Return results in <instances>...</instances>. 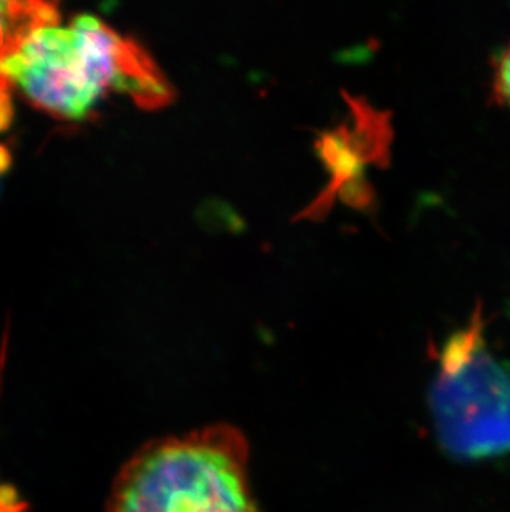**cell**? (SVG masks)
I'll use <instances>...</instances> for the list:
<instances>
[{
    "label": "cell",
    "instance_id": "obj_1",
    "mask_svg": "<svg viewBox=\"0 0 510 512\" xmlns=\"http://www.w3.org/2000/svg\"><path fill=\"white\" fill-rule=\"evenodd\" d=\"M10 85L50 115L85 120L106 92L123 93L141 108L174 97L168 78L138 42L125 39L95 15L45 25L5 62Z\"/></svg>",
    "mask_w": 510,
    "mask_h": 512
},
{
    "label": "cell",
    "instance_id": "obj_2",
    "mask_svg": "<svg viewBox=\"0 0 510 512\" xmlns=\"http://www.w3.org/2000/svg\"><path fill=\"white\" fill-rule=\"evenodd\" d=\"M108 512H260L246 436L212 425L151 441L116 476Z\"/></svg>",
    "mask_w": 510,
    "mask_h": 512
},
{
    "label": "cell",
    "instance_id": "obj_3",
    "mask_svg": "<svg viewBox=\"0 0 510 512\" xmlns=\"http://www.w3.org/2000/svg\"><path fill=\"white\" fill-rule=\"evenodd\" d=\"M429 410L439 445L453 458L510 455V365L487 343L481 305L439 352Z\"/></svg>",
    "mask_w": 510,
    "mask_h": 512
},
{
    "label": "cell",
    "instance_id": "obj_4",
    "mask_svg": "<svg viewBox=\"0 0 510 512\" xmlns=\"http://www.w3.org/2000/svg\"><path fill=\"white\" fill-rule=\"evenodd\" d=\"M60 10L53 2H0V98L10 97L4 65L30 35L45 25L58 24Z\"/></svg>",
    "mask_w": 510,
    "mask_h": 512
},
{
    "label": "cell",
    "instance_id": "obj_5",
    "mask_svg": "<svg viewBox=\"0 0 510 512\" xmlns=\"http://www.w3.org/2000/svg\"><path fill=\"white\" fill-rule=\"evenodd\" d=\"M492 72V93L497 102L510 108V40L497 52Z\"/></svg>",
    "mask_w": 510,
    "mask_h": 512
},
{
    "label": "cell",
    "instance_id": "obj_6",
    "mask_svg": "<svg viewBox=\"0 0 510 512\" xmlns=\"http://www.w3.org/2000/svg\"><path fill=\"white\" fill-rule=\"evenodd\" d=\"M27 504L20 498V493L9 483L0 481V512H24Z\"/></svg>",
    "mask_w": 510,
    "mask_h": 512
}]
</instances>
